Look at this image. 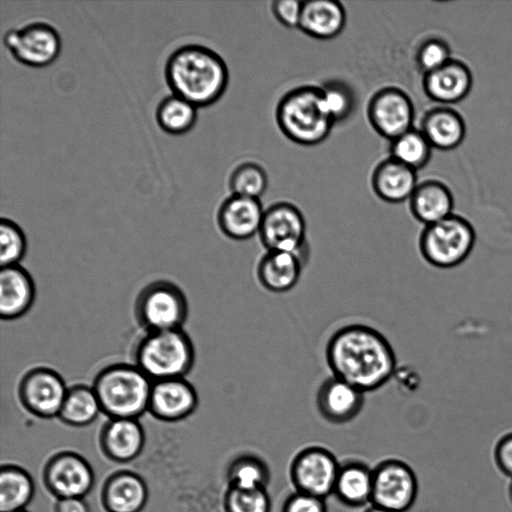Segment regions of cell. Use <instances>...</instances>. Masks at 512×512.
I'll return each instance as SVG.
<instances>
[{
  "label": "cell",
  "instance_id": "cell-1",
  "mask_svg": "<svg viewBox=\"0 0 512 512\" xmlns=\"http://www.w3.org/2000/svg\"><path fill=\"white\" fill-rule=\"evenodd\" d=\"M325 358L333 376L364 393L386 385L397 369V358L389 340L377 329L353 323L329 337Z\"/></svg>",
  "mask_w": 512,
  "mask_h": 512
},
{
  "label": "cell",
  "instance_id": "cell-2",
  "mask_svg": "<svg viewBox=\"0 0 512 512\" xmlns=\"http://www.w3.org/2000/svg\"><path fill=\"white\" fill-rule=\"evenodd\" d=\"M164 77L172 94L199 108L210 106L223 96L229 70L215 50L199 43H186L167 57Z\"/></svg>",
  "mask_w": 512,
  "mask_h": 512
},
{
  "label": "cell",
  "instance_id": "cell-3",
  "mask_svg": "<svg viewBox=\"0 0 512 512\" xmlns=\"http://www.w3.org/2000/svg\"><path fill=\"white\" fill-rule=\"evenodd\" d=\"M275 118L286 138L302 146L322 143L335 125L323 109L320 87L313 85L287 91L276 106Z\"/></svg>",
  "mask_w": 512,
  "mask_h": 512
},
{
  "label": "cell",
  "instance_id": "cell-4",
  "mask_svg": "<svg viewBox=\"0 0 512 512\" xmlns=\"http://www.w3.org/2000/svg\"><path fill=\"white\" fill-rule=\"evenodd\" d=\"M152 382L135 364L114 363L96 374L92 387L102 411L135 419L148 409Z\"/></svg>",
  "mask_w": 512,
  "mask_h": 512
},
{
  "label": "cell",
  "instance_id": "cell-5",
  "mask_svg": "<svg viewBox=\"0 0 512 512\" xmlns=\"http://www.w3.org/2000/svg\"><path fill=\"white\" fill-rule=\"evenodd\" d=\"M194 362V344L183 329L146 332L134 350V364L152 381L185 377Z\"/></svg>",
  "mask_w": 512,
  "mask_h": 512
},
{
  "label": "cell",
  "instance_id": "cell-6",
  "mask_svg": "<svg viewBox=\"0 0 512 512\" xmlns=\"http://www.w3.org/2000/svg\"><path fill=\"white\" fill-rule=\"evenodd\" d=\"M475 242L476 232L471 222L453 213L439 222L424 226L418 247L428 264L450 269L459 266L469 257Z\"/></svg>",
  "mask_w": 512,
  "mask_h": 512
},
{
  "label": "cell",
  "instance_id": "cell-7",
  "mask_svg": "<svg viewBox=\"0 0 512 512\" xmlns=\"http://www.w3.org/2000/svg\"><path fill=\"white\" fill-rule=\"evenodd\" d=\"M188 311L184 292L168 280L148 283L134 304L136 321L146 332L182 329Z\"/></svg>",
  "mask_w": 512,
  "mask_h": 512
},
{
  "label": "cell",
  "instance_id": "cell-8",
  "mask_svg": "<svg viewBox=\"0 0 512 512\" xmlns=\"http://www.w3.org/2000/svg\"><path fill=\"white\" fill-rule=\"evenodd\" d=\"M3 44L17 62L35 68L50 65L61 51L58 30L42 20L7 29Z\"/></svg>",
  "mask_w": 512,
  "mask_h": 512
},
{
  "label": "cell",
  "instance_id": "cell-9",
  "mask_svg": "<svg viewBox=\"0 0 512 512\" xmlns=\"http://www.w3.org/2000/svg\"><path fill=\"white\" fill-rule=\"evenodd\" d=\"M306 220L301 210L286 201L265 209L259 239L266 250L286 251L308 256Z\"/></svg>",
  "mask_w": 512,
  "mask_h": 512
},
{
  "label": "cell",
  "instance_id": "cell-10",
  "mask_svg": "<svg viewBox=\"0 0 512 512\" xmlns=\"http://www.w3.org/2000/svg\"><path fill=\"white\" fill-rule=\"evenodd\" d=\"M418 492L417 474L406 462L387 459L373 469L371 505L394 512H406L416 502Z\"/></svg>",
  "mask_w": 512,
  "mask_h": 512
},
{
  "label": "cell",
  "instance_id": "cell-11",
  "mask_svg": "<svg viewBox=\"0 0 512 512\" xmlns=\"http://www.w3.org/2000/svg\"><path fill=\"white\" fill-rule=\"evenodd\" d=\"M340 463L335 455L321 446H309L292 460L290 479L295 491L325 499L333 494Z\"/></svg>",
  "mask_w": 512,
  "mask_h": 512
},
{
  "label": "cell",
  "instance_id": "cell-12",
  "mask_svg": "<svg viewBox=\"0 0 512 512\" xmlns=\"http://www.w3.org/2000/svg\"><path fill=\"white\" fill-rule=\"evenodd\" d=\"M415 109L409 95L397 87H383L370 98L367 117L373 129L392 141L413 128Z\"/></svg>",
  "mask_w": 512,
  "mask_h": 512
},
{
  "label": "cell",
  "instance_id": "cell-13",
  "mask_svg": "<svg viewBox=\"0 0 512 512\" xmlns=\"http://www.w3.org/2000/svg\"><path fill=\"white\" fill-rule=\"evenodd\" d=\"M68 387L55 370L38 366L29 369L21 377L17 393L22 405L40 417L59 414Z\"/></svg>",
  "mask_w": 512,
  "mask_h": 512
},
{
  "label": "cell",
  "instance_id": "cell-14",
  "mask_svg": "<svg viewBox=\"0 0 512 512\" xmlns=\"http://www.w3.org/2000/svg\"><path fill=\"white\" fill-rule=\"evenodd\" d=\"M264 211L260 199L230 194L217 210V225L227 238L245 241L259 234Z\"/></svg>",
  "mask_w": 512,
  "mask_h": 512
},
{
  "label": "cell",
  "instance_id": "cell-15",
  "mask_svg": "<svg viewBox=\"0 0 512 512\" xmlns=\"http://www.w3.org/2000/svg\"><path fill=\"white\" fill-rule=\"evenodd\" d=\"M365 403V393L333 375L327 377L316 393L320 415L332 424H345L357 417Z\"/></svg>",
  "mask_w": 512,
  "mask_h": 512
},
{
  "label": "cell",
  "instance_id": "cell-16",
  "mask_svg": "<svg viewBox=\"0 0 512 512\" xmlns=\"http://www.w3.org/2000/svg\"><path fill=\"white\" fill-rule=\"evenodd\" d=\"M197 404V391L185 377L152 382L148 409L161 419L186 417L196 409Z\"/></svg>",
  "mask_w": 512,
  "mask_h": 512
},
{
  "label": "cell",
  "instance_id": "cell-17",
  "mask_svg": "<svg viewBox=\"0 0 512 512\" xmlns=\"http://www.w3.org/2000/svg\"><path fill=\"white\" fill-rule=\"evenodd\" d=\"M422 85L428 98L448 106L468 96L473 85V75L465 62L452 58L442 67L425 74Z\"/></svg>",
  "mask_w": 512,
  "mask_h": 512
},
{
  "label": "cell",
  "instance_id": "cell-18",
  "mask_svg": "<svg viewBox=\"0 0 512 512\" xmlns=\"http://www.w3.org/2000/svg\"><path fill=\"white\" fill-rule=\"evenodd\" d=\"M305 259L286 251L266 250L256 266L259 284L271 293H286L300 280Z\"/></svg>",
  "mask_w": 512,
  "mask_h": 512
},
{
  "label": "cell",
  "instance_id": "cell-19",
  "mask_svg": "<svg viewBox=\"0 0 512 512\" xmlns=\"http://www.w3.org/2000/svg\"><path fill=\"white\" fill-rule=\"evenodd\" d=\"M36 295L35 283L20 265L1 267L0 316L14 320L25 315L32 307Z\"/></svg>",
  "mask_w": 512,
  "mask_h": 512
},
{
  "label": "cell",
  "instance_id": "cell-20",
  "mask_svg": "<svg viewBox=\"0 0 512 512\" xmlns=\"http://www.w3.org/2000/svg\"><path fill=\"white\" fill-rule=\"evenodd\" d=\"M418 184L417 171L392 157L379 162L371 176L374 193L392 204L409 200Z\"/></svg>",
  "mask_w": 512,
  "mask_h": 512
},
{
  "label": "cell",
  "instance_id": "cell-21",
  "mask_svg": "<svg viewBox=\"0 0 512 512\" xmlns=\"http://www.w3.org/2000/svg\"><path fill=\"white\" fill-rule=\"evenodd\" d=\"M420 131L432 148L448 151L463 142L466 124L457 110L439 105L425 112L420 122Z\"/></svg>",
  "mask_w": 512,
  "mask_h": 512
},
{
  "label": "cell",
  "instance_id": "cell-22",
  "mask_svg": "<svg viewBox=\"0 0 512 512\" xmlns=\"http://www.w3.org/2000/svg\"><path fill=\"white\" fill-rule=\"evenodd\" d=\"M409 207L413 217L427 226L453 214L454 198L445 183L428 179L417 185L409 199Z\"/></svg>",
  "mask_w": 512,
  "mask_h": 512
},
{
  "label": "cell",
  "instance_id": "cell-23",
  "mask_svg": "<svg viewBox=\"0 0 512 512\" xmlns=\"http://www.w3.org/2000/svg\"><path fill=\"white\" fill-rule=\"evenodd\" d=\"M346 24V11L335 0L304 1L299 29L321 40L338 36Z\"/></svg>",
  "mask_w": 512,
  "mask_h": 512
},
{
  "label": "cell",
  "instance_id": "cell-24",
  "mask_svg": "<svg viewBox=\"0 0 512 512\" xmlns=\"http://www.w3.org/2000/svg\"><path fill=\"white\" fill-rule=\"evenodd\" d=\"M373 469L360 461L340 465L333 494L344 505L358 508L371 505Z\"/></svg>",
  "mask_w": 512,
  "mask_h": 512
},
{
  "label": "cell",
  "instance_id": "cell-25",
  "mask_svg": "<svg viewBox=\"0 0 512 512\" xmlns=\"http://www.w3.org/2000/svg\"><path fill=\"white\" fill-rule=\"evenodd\" d=\"M197 107L183 98L169 94L157 104L155 119L158 126L171 135L190 131L197 121Z\"/></svg>",
  "mask_w": 512,
  "mask_h": 512
},
{
  "label": "cell",
  "instance_id": "cell-26",
  "mask_svg": "<svg viewBox=\"0 0 512 512\" xmlns=\"http://www.w3.org/2000/svg\"><path fill=\"white\" fill-rule=\"evenodd\" d=\"M101 411L92 386L76 384L68 387L58 416L72 425H86Z\"/></svg>",
  "mask_w": 512,
  "mask_h": 512
},
{
  "label": "cell",
  "instance_id": "cell-27",
  "mask_svg": "<svg viewBox=\"0 0 512 512\" xmlns=\"http://www.w3.org/2000/svg\"><path fill=\"white\" fill-rule=\"evenodd\" d=\"M51 479L60 494L67 498H76L88 490L92 476L84 463L67 457L58 461L53 467Z\"/></svg>",
  "mask_w": 512,
  "mask_h": 512
},
{
  "label": "cell",
  "instance_id": "cell-28",
  "mask_svg": "<svg viewBox=\"0 0 512 512\" xmlns=\"http://www.w3.org/2000/svg\"><path fill=\"white\" fill-rule=\"evenodd\" d=\"M432 147L420 129H410L390 144V157L418 171L431 158Z\"/></svg>",
  "mask_w": 512,
  "mask_h": 512
},
{
  "label": "cell",
  "instance_id": "cell-29",
  "mask_svg": "<svg viewBox=\"0 0 512 512\" xmlns=\"http://www.w3.org/2000/svg\"><path fill=\"white\" fill-rule=\"evenodd\" d=\"M229 481L232 488L266 489L270 481V471L263 459L248 453L233 461L229 469Z\"/></svg>",
  "mask_w": 512,
  "mask_h": 512
},
{
  "label": "cell",
  "instance_id": "cell-30",
  "mask_svg": "<svg viewBox=\"0 0 512 512\" xmlns=\"http://www.w3.org/2000/svg\"><path fill=\"white\" fill-rule=\"evenodd\" d=\"M105 438L115 456L130 458L141 446L142 430L133 418H113L107 425Z\"/></svg>",
  "mask_w": 512,
  "mask_h": 512
},
{
  "label": "cell",
  "instance_id": "cell-31",
  "mask_svg": "<svg viewBox=\"0 0 512 512\" xmlns=\"http://www.w3.org/2000/svg\"><path fill=\"white\" fill-rule=\"evenodd\" d=\"M228 186L231 194L260 199L268 187V175L256 162L238 164L230 173Z\"/></svg>",
  "mask_w": 512,
  "mask_h": 512
},
{
  "label": "cell",
  "instance_id": "cell-32",
  "mask_svg": "<svg viewBox=\"0 0 512 512\" xmlns=\"http://www.w3.org/2000/svg\"><path fill=\"white\" fill-rule=\"evenodd\" d=\"M319 87L322 106L328 117L335 124L345 120L355 106L352 88L339 80L327 81Z\"/></svg>",
  "mask_w": 512,
  "mask_h": 512
},
{
  "label": "cell",
  "instance_id": "cell-33",
  "mask_svg": "<svg viewBox=\"0 0 512 512\" xmlns=\"http://www.w3.org/2000/svg\"><path fill=\"white\" fill-rule=\"evenodd\" d=\"M27 249L26 236L12 219L0 220V264L1 267L19 265Z\"/></svg>",
  "mask_w": 512,
  "mask_h": 512
},
{
  "label": "cell",
  "instance_id": "cell-34",
  "mask_svg": "<svg viewBox=\"0 0 512 512\" xmlns=\"http://www.w3.org/2000/svg\"><path fill=\"white\" fill-rule=\"evenodd\" d=\"M145 491L139 480L125 476L113 483L109 491V502L116 512H134L144 501Z\"/></svg>",
  "mask_w": 512,
  "mask_h": 512
},
{
  "label": "cell",
  "instance_id": "cell-35",
  "mask_svg": "<svg viewBox=\"0 0 512 512\" xmlns=\"http://www.w3.org/2000/svg\"><path fill=\"white\" fill-rule=\"evenodd\" d=\"M31 495L29 479L19 472H3L0 477V507L11 512L22 506Z\"/></svg>",
  "mask_w": 512,
  "mask_h": 512
},
{
  "label": "cell",
  "instance_id": "cell-36",
  "mask_svg": "<svg viewBox=\"0 0 512 512\" xmlns=\"http://www.w3.org/2000/svg\"><path fill=\"white\" fill-rule=\"evenodd\" d=\"M227 512H270L266 489L242 490L230 487L226 496Z\"/></svg>",
  "mask_w": 512,
  "mask_h": 512
},
{
  "label": "cell",
  "instance_id": "cell-37",
  "mask_svg": "<svg viewBox=\"0 0 512 512\" xmlns=\"http://www.w3.org/2000/svg\"><path fill=\"white\" fill-rule=\"evenodd\" d=\"M451 59L450 46L441 38L425 40L416 52L417 66L424 75L442 67Z\"/></svg>",
  "mask_w": 512,
  "mask_h": 512
},
{
  "label": "cell",
  "instance_id": "cell-38",
  "mask_svg": "<svg viewBox=\"0 0 512 512\" xmlns=\"http://www.w3.org/2000/svg\"><path fill=\"white\" fill-rule=\"evenodd\" d=\"M304 1L275 0L271 10L276 20L287 28H299Z\"/></svg>",
  "mask_w": 512,
  "mask_h": 512
},
{
  "label": "cell",
  "instance_id": "cell-39",
  "mask_svg": "<svg viewBox=\"0 0 512 512\" xmlns=\"http://www.w3.org/2000/svg\"><path fill=\"white\" fill-rule=\"evenodd\" d=\"M282 512H327L325 499L295 491L284 501Z\"/></svg>",
  "mask_w": 512,
  "mask_h": 512
},
{
  "label": "cell",
  "instance_id": "cell-40",
  "mask_svg": "<svg viewBox=\"0 0 512 512\" xmlns=\"http://www.w3.org/2000/svg\"><path fill=\"white\" fill-rule=\"evenodd\" d=\"M495 460L501 471L512 479V431L505 433L498 440Z\"/></svg>",
  "mask_w": 512,
  "mask_h": 512
},
{
  "label": "cell",
  "instance_id": "cell-41",
  "mask_svg": "<svg viewBox=\"0 0 512 512\" xmlns=\"http://www.w3.org/2000/svg\"><path fill=\"white\" fill-rule=\"evenodd\" d=\"M60 512H87L84 504L76 498H67L60 504Z\"/></svg>",
  "mask_w": 512,
  "mask_h": 512
},
{
  "label": "cell",
  "instance_id": "cell-42",
  "mask_svg": "<svg viewBox=\"0 0 512 512\" xmlns=\"http://www.w3.org/2000/svg\"><path fill=\"white\" fill-rule=\"evenodd\" d=\"M364 512H394V511H390V510H387V509H383V508H380V507H376V506L370 505L368 507V509H366Z\"/></svg>",
  "mask_w": 512,
  "mask_h": 512
},
{
  "label": "cell",
  "instance_id": "cell-43",
  "mask_svg": "<svg viewBox=\"0 0 512 512\" xmlns=\"http://www.w3.org/2000/svg\"><path fill=\"white\" fill-rule=\"evenodd\" d=\"M510 497H511V500H512V481H511V484H510Z\"/></svg>",
  "mask_w": 512,
  "mask_h": 512
}]
</instances>
